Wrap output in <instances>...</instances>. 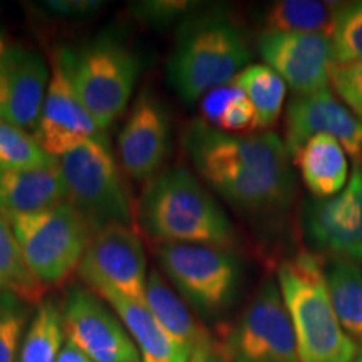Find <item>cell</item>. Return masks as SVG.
<instances>
[{"label":"cell","mask_w":362,"mask_h":362,"mask_svg":"<svg viewBox=\"0 0 362 362\" xmlns=\"http://www.w3.org/2000/svg\"><path fill=\"white\" fill-rule=\"evenodd\" d=\"M194 171L235 210L279 216L296 197L287 146L274 131L233 134L197 119L183 138Z\"/></svg>","instance_id":"obj_1"},{"label":"cell","mask_w":362,"mask_h":362,"mask_svg":"<svg viewBox=\"0 0 362 362\" xmlns=\"http://www.w3.org/2000/svg\"><path fill=\"white\" fill-rule=\"evenodd\" d=\"M136 221L158 245L188 243L225 250L237 245L233 225L218 202L185 168L165 170L148 181Z\"/></svg>","instance_id":"obj_2"},{"label":"cell","mask_w":362,"mask_h":362,"mask_svg":"<svg viewBox=\"0 0 362 362\" xmlns=\"http://www.w3.org/2000/svg\"><path fill=\"white\" fill-rule=\"evenodd\" d=\"M250 61L240 27L218 12L189 17L181 24L166 76L171 89L187 104L230 84Z\"/></svg>","instance_id":"obj_3"},{"label":"cell","mask_w":362,"mask_h":362,"mask_svg":"<svg viewBox=\"0 0 362 362\" xmlns=\"http://www.w3.org/2000/svg\"><path fill=\"white\" fill-rule=\"evenodd\" d=\"M277 277L296 334L298 362H354L357 344L334 312L322 257L298 252L280 264Z\"/></svg>","instance_id":"obj_4"},{"label":"cell","mask_w":362,"mask_h":362,"mask_svg":"<svg viewBox=\"0 0 362 362\" xmlns=\"http://www.w3.org/2000/svg\"><path fill=\"white\" fill-rule=\"evenodd\" d=\"M64 178L66 202L79 211L93 232L111 225L133 228L136 206L110 143H86L59 158Z\"/></svg>","instance_id":"obj_5"},{"label":"cell","mask_w":362,"mask_h":362,"mask_svg":"<svg viewBox=\"0 0 362 362\" xmlns=\"http://www.w3.org/2000/svg\"><path fill=\"white\" fill-rule=\"evenodd\" d=\"M29 270L42 285H59L79 269L93 228L69 203L7 220Z\"/></svg>","instance_id":"obj_6"},{"label":"cell","mask_w":362,"mask_h":362,"mask_svg":"<svg viewBox=\"0 0 362 362\" xmlns=\"http://www.w3.org/2000/svg\"><path fill=\"white\" fill-rule=\"evenodd\" d=\"M76 94L106 131L128 107L138 78V59L124 45L99 39L78 52H59Z\"/></svg>","instance_id":"obj_7"},{"label":"cell","mask_w":362,"mask_h":362,"mask_svg":"<svg viewBox=\"0 0 362 362\" xmlns=\"http://www.w3.org/2000/svg\"><path fill=\"white\" fill-rule=\"evenodd\" d=\"M158 262L175 288L205 315L232 305L240 282V260L218 247L166 243L158 245Z\"/></svg>","instance_id":"obj_8"},{"label":"cell","mask_w":362,"mask_h":362,"mask_svg":"<svg viewBox=\"0 0 362 362\" xmlns=\"http://www.w3.org/2000/svg\"><path fill=\"white\" fill-rule=\"evenodd\" d=\"M223 351L230 362H298L291 317L274 280L260 285L230 330Z\"/></svg>","instance_id":"obj_9"},{"label":"cell","mask_w":362,"mask_h":362,"mask_svg":"<svg viewBox=\"0 0 362 362\" xmlns=\"http://www.w3.org/2000/svg\"><path fill=\"white\" fill-rule=\"evenodd\" d=\"M302 230L310 252L325 260L362 264V166L354 163L341 193L309 198L302 208Z\"/></svg>","instance_id":"obj_10"},{"label":"cell","mask_w":362,"mask_h":362,"mask_svg":"<svg viewBox=\"0 0 362 362\" xmlns=\"http://www.w3.org/2000/svg\"><path fill=\"white\" fill-rule=\"evenodd\" d=\"M78 272L90 288L104 285L144 304L146 253L141 238L131 226L111 225L94 233Z\"/></svg>","instance_id":"obj_11"},{"label":"cell","mask_w":362,"mask_h":362,"mask_svg":"<svg viewBox=\"0 0 362 362\" xmlns=\"http://www.w3.org/2000/svg\"><path fill=\"white\" fill-rule=\"evenodd\" d=\"M67 342L94 362H143L124 324L94 291L72 287L62 305Z\"/></svg>","instance_id":"obj_12"},{"label":"cell","mask_w":362,"mask_h":362,"mask_svg":"<svg viewBox=\"0 0 362 362\" xmlns=\"http://www.w3.org/2000/svg\"><path fill=\"white\" fill-rule=\"evenodd\" d=\"M34 138L40 148L56 160L86 143H107L106 131L99 128L81 103L59 56L54 59L51 83L45 93Z\"/></svg>","instance_id":"obj_13"},{"label":"cell","mask_w":362,"mask_h":362,"mask_svg":"<svg viewBox=\"0 0 362 362\" xmlns=\"http://www.w3.org/2000/svg\"><path fill=\"white\" fill-rule=\"evenodd\" d=\"M257 47L265 66L277 72L297 96L329 89L336 59L327 35L264 30Z\"/></svg>","instance_id":"obj_14"},{"label":"cell","mask_w":362,"mask_h":362,"mask_svg":"<svg viewBox=\"0 0 362 362\" xmlns=\"http://www.w3.org/2000/svg\"><path fill=\"white\" fill-rule=\"evenodd\" d=\"M319 134L332 136L346 153L356 160L362 158V121L334 96L330 88L302 96L293 94L285 111L284 143L291 158Z\"/></svg>","instance_id":"obj_15"},{"label":"cell","mask_w":362,"mask_h":362,"mask_svg":"<svg viewBox=\"0 0 362 362\" xmlns=\"http://www.w3.org/2000/svg\"><path fill=\"white\" fill-rule=\"evenodd\" d=\"M51 74L42 54L24 45H11L0 59V121L33 133Z\"/></svg>","instance_id":"obj_16"},{"label":"cell","mask_w":362,"mask_h":362,"mask_svg":"<svg viewBox=\"0 0 362 362\" xmlns=\"http://www.w3.org/2000/svg\"><path fill=\"white\" fill-rule=\"evenodd\" d=\"M171 146L168 112L155 96L141 93L117 138L121 166L134 180H151L161 173Z\"/></svg>","instance_id":"obj_17"},{"label":"cell","mask_w":362,"mask_h":362,"mask_svg":"<svg viewBox=\"0 0 362 362\" xmlns=\"http://www.w3.org/2000/svg\"><path fill=\"white\" fill-rule=\"evenodd\" d=\"M67 198L59 161L37 168H0V215L37 214Z\"/></svg>","instance_id":"obj_18"},{"label":"cell","mask_w":362,"mask_h":362,"mask_svg":"<svg viewBox=\"0 0 362 362\" xmlns=\"http://www.w3.org/2000/svg\"><path fill=\"white\" fill-rule=\"evenodd\" d=\"M144 304L156 319V322L161 325V329L165 330L166 336L171 339V342L188 359L194 349L215 342L208 330L197 322L188 305L166 284L160 272L153 270L148 275Z\"/></svg>","instance_id":"obj_19"},{"label":"cell","mask_w":362,"mask_h":362,"mask_svg":"<svg viewBox=\"0 0 362 362\" xmlns=\"http://www.w3.org/2000/svg\"><path fill=\"white\" fill-rule=\"evenodd\" d=\"M104 298L111 309L116 312L121 322L124 324L126 330L129 332L143 362H188L189 359L185 354H181L178 347L171 342V339L166 336L161 325L156 322L146 304L136 302L133 298H128L116 292L115 288L99 287L90 288Z\"/></svg>","instance_id":"obj_20"},{"label":"cell","mask_w":362,"mask_h":362,"mask_svg":"<svg viewBox=\"0 0 362 362\" xmlns=\"http://www.w3.org/2000/svg\"><path fill=\"white\" fill-rule=\"evenodd\" d=\"M292 160L314 198L334 197L341 193L349 181L346 149L332 136H314L298 149Z\"/></svg>","instance_id":"obj_21"},{"label":"cell","mask_w":362,"mask_h":362,"mask_svg":"<svg viewBox=\"0 0 362 362\" xmlns=\"http://www.w3.org/2000/svg\"><path fill=\"white\" fill-rule=\"evenodd\" d=\"M327 291L342 329L356 341H362V269L349 260L324 262Z\"/></svg>","instance_id":"obj_22"},{"label":"cell","mask_w":362,"mask_h":362,"mask_svg":"<svg viewBox=\"0 0 362 362\" xmlns=\"http://www.w3.org/2000/svg\"><path fill=\"white\" fill-rule=\"evenodd\" d=\"M339 2L319 0H280L265 13V30L270 33L320 34L330 37Z\"/></svg>","instance_id":"obj_23"},{"label":"cell","mask_w":362,"mask_h":362,"mask_svg":"<svg viewBox=\"0 0 362 362\" xmlns=\"http://www.w3.org/2000/svg\"><path fill=\"white\" fill-rule=\"evenodd\" d=\"M245 94L257 115V129L269 131L282 112L287 94L284 79L265 64H248L232 83Z\"/></svg>","instance_id":"obj_24"},{"label":"cell","mask_w":362,"mask_h":362,"mask_svg":"<svg viewBox=\"0 0 362 362\" xmlns=\"http://www.w3.org/2000/svg\"><path fill=\"white\" fill-rule=\"evenodd\" d=\"M64 337L62 309L54 300L40 302L22 339L17 362H56Z\"/></svg>","instance_id":"obj_25"},{"label":"cell","mask_w":362,"mask_h":362,"mask_svg":"<svg viewBox=\"0 0 362 362\" xmlns=\"http://www.w3.org/2000/svg\"><path fill=\"white\" fill-rule=\"evenodd\" d=\"M11 292L27 304H35L44 293L33 272L27 267L12 226L0 215V293Z\"/></svg>","instance_id":"obj_26"},{"label":"cell","mask_w":362,"mask_h":362,"mask_svg":"<svg viewBox=\"0 0 362 362\" xmlns=\"http://www.w3.org/2000/svg\"><path fill=\"white\" fill-rule=\"evenodd\" d=\"M57 161L40 148L33 133L0 121V168H37Z\"/></svg>","instance_id":"obj_27"},{"label":"cell","mask_w":362,"mask_h":362,"mask_svg":"<svg viewBox=\"0 0 362 362\" xmlns=\"http://www.w3.org/2000/svg\"><path fill=\"white\" fill-rule=\"evenodd\" d=\"M330 42L336 64L362 61V0L341 4L334 19Z\"/></svg>","instance_id":"obj_28"},{"label":"cell","mask_w":362,"mask_h":362,"mask_svg":"<svg viewBox=\"0 0 362 362\" xmlns=\"http://www.w3.org/2000/svg\"><path fill=\"white\" fill-rule=\"evenodd\" d=\"M27 317V302L16 293H0V362H17Z\"/></svg>","instance_id":"obj_29"},{"label":"cell","mask_w":362,"mask_h":362,"mask_svg":"<svg viewBox=\"0 0 362 362\" xmlns=\"http://www.w3.org/2000/svg\"><path fill=\"white\" fill-rule=\"evenodd\" d=\"M330 84L341 101L362 121V61L336 64Z\"/></svg>","instance_id":"obj_30"},{"label":"cell","mask_w":362,"mask_h":362,"mask_svg":"<svg viewBox=\"0 0 362 362\" xmlns=\"http://www.w3.org/2000/svg\"><path fill=\"white\" fill-rule=\"evenodd\" d=\"M214 128L233 134H238L240 131L257 129L255 110H253L250 101L242 90H240L238 96H235L232 101L226 104Z\"/></svg>","instance_id":"obj_31"},{"label":"cell","mask_w":362,"mask_h":362,"mask_svg":"<svg viewBox=\"0 0 362 362\" xmlns=\"http://www.w3.org/2000/svg\"><path fill=\"white\" fill-rule=\"evenodd\" d=\"M240 89L233 84H226L221 86V88H216L210 93L205 94L202 98V112H203V121L208 123L210 126H215L218 117L221 116V112L226 107V104L235 96H238Z\"/></svg>","instance_id":"obj_32"},{"label":"cell","mask_w":362,"mask_h":362,"mask_svg":"<svg viewBox=\"0 0 362 362\" xmlns=\"http://www.w3.org/2000/svg\"><path fill=\"white\" fill-rule=\"evenodd\" d=\"M187 2H144L141 12L146 13L149 21H168L187 11Z\"/></svg>","instance_id":"obj_33"},{"label":"cell","mask_w":362,"mask_h":362,"mask_svg":"<svg viewBox=\"0 0 362 362\" xmlns=\"http://www.w3.org/2000/svg\"><path fill=\"white\" fill-rule=\"evenodd\" d=\"M101 4L99 2H49L47 8L59 16H81L90 11H96Z\"/></svg>","instance_id":"obj_34"},{"label":"cell","mask_w":362,"mask_h":362,"mask_svg":"<svg viewBox=\"0 0 362 362\" xmlns=\"http://www.w3.org/2000/svg\"><path fill=\"white\" fill-rule=\"evenodd\" d=\"M188 362H230L226 357L223 347L218 346L216 342L208 344V346L198 347L193 351V354L189 356Z\"/></svg>","instance_id":"obj_35"},{"label":"cell","mask_w":362,"mask_h":362,"mask_svg":"<svg viewBox=\"0 0 362 362\" xmlns=\"http://www.w3.org/2000/svg\"><path fill=\"white\" fill-rule=\"evenodd\" d=\"M56 362H94V361L89 359V357L86 356L83 351H79L74 344L66 342Z\"/></svg>","instance_id":"obj_36"},{"label":"cell","mask_w":362,"mask_h":362,"mask_svg":"<svg viewBox=\"0 0 362 362\" xmlns=\"http://www.w3.org/2000/svg\"><path fill=\"white\" fill-rule=\"evenodd\" d=\"M6 49H7V45H6V42H4V37H2V34H0V59H2L4 52H6Z\"/></svg>","instance_id":"obj_37"},{"label":"cell","mask_w":362,"mask_h":362,"mask_svg":"<svg viewBox=\"0 0 362 362\" xmlns=\"http://www.w3.org/2000/svg\"><path fill=\"white\" fill-rule=\"evenodd\" d=\"M354 362H362V341L359 342V347H357V356Z\"/></svg>","instance_id":"obj_38"},{"label":"cell","mask_w":362,"mask_h":362,"mask_svg":"<svg viewBox=\"0 0 362 362\" xmlns=\"http://www.w3.org/2000/svg\"><path fill=\"white\" fill-rule=\"evenodd\" d=\"M361 166H362V165H361Z\"/></svg>","instance_id":"obj_39"}]
</instances>
